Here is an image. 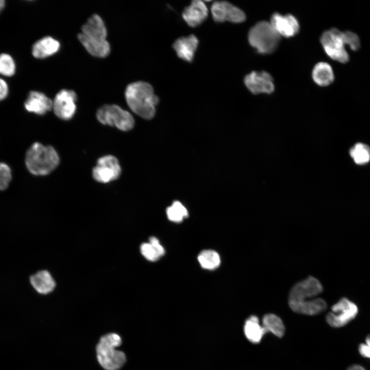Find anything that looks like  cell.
Returning <instances> with one entry per match:
<instances>
[{"label":"cell","mask_w":370,"mask_h":370,"mask_svg":"<svg viewBox=\"0 0 370 370\" xmlns=\"http://www.w3.org/2000/svg\"><path fill=\"white\" fill-rule=\"evenodd\" d=\"M323 289L318 280L308 276L291 288L288 297L289 307L293 311L305 315H316L323 312L327 304L323 299L317 298Z\"/></svg>","instance_id":"obj_1"},{"label":"cell","mask_w":370,"mask_h":370,"mask_svg":"<svg viewBox=\"0 0 370 370\" xmlns=\"http://www.w3.org/2000/svg\"><path fill=\"white\" fill-rule=\"evenodd\" d=\"M107 30L103 21L93 14L83 25L78 38L87 51L94 57L105 58L110 53V45L106 40Z\"/></svg>","instance_id":"obj_2"},{"label":"cell","mask_w":370,"mask_h":370,"mask_svg":"<svg viewBox=\"0 0 370 370\" xmlns=\"http://www.w3.org/2000/svg\"><path fill=\"white\" fill-rule=\"evenodd\" d=\"M127 104L135 114L145 119L155 116L158 97L149 83L138 81L128 84L125 90Z\"/></svg>","instance_id":"obj_3"},{"label":"cell","mask_w":370,"mask_h":370,"mask_svg":"<svg viewBox=\"0 0 370 370\" xmlns=\"http://www.w3.org/2000/svg\"><path fill=\"white\" fill-rule=\"evenodd\" d=\"M60 161L59 156L54 147L38 142L30 145L25 157L26 168L35 176L49 174L58 167Z\"/></svg>","instance_id":"obj_4"},{"label":"cell","mask_w":370,"mask_h":370,"mask_svg":"<svg viewBox=\"0 0 370 370\" xmlns=\"http://www.w3.org/2000/svg\"><path fill=\"white\" fill-rule=\"evenodd\" d=\"M122 343L117 334L110 333L102 337L96 347L97 357L100 365L106 370H118L126 362L124 353L117 350Z\"/></svg>","instance_id":"obj_5"},{"label":"cell","mask_w":370,"mask_h":370,"mask_svg":"<svg viewBox=\"0 0 370 370\" xmlns=\"http://www.w3.org/2000/svg\"><path fill=\"white\" fill-rule=\"evenodd\" d=\"M281 36L271 24L261 21L254 25L248 33L250 44L260 53L268 54L275 50Z\"/></svg>","instance_id":"obj_6"},{"label":"cell","mask_w":370,"mask_h":370,"mask_svg":"<svg viewBox=\"0 0 370 370\" xmlns=\"http://www.w3.org/2000/svg\"><path fill=\"white\" fill-rule=\"evenodd\" d=\"M98 120L102 124L115 126L120 131L131 130L135 124L130 113L116 104H105L96 113Z\"/></svg>","instance_id":"obj_7"},{"label":"cell","mask_w":370,"mask_h":370,"mask_svg":"<svg viewBox=\"0 0 370 370\" xmlns=\"http://www.w3.org/2000/svg\"><path fill=\"white\" fill-rule=\"evenodd\" d=\"M320 42L325 53L332 60L342 63L349 61V56L345 48L342 32L338 29L325 31L321 35Z\"/></svg>","instance_id":"obj_8"},{"label":"cell","mask_w":370,"mask_h":370,"mask_svg":"<svg viewBox=\"0 0 370 370\" xmlns=\"http://www.w3.org/2000/svg\"><path fill=\"white\" fill-rule=\"evenodd\" d=\"M357 305L346 298L340 299L331 308L326 317L327 323L334 327H341L348 324L357 316Z\"/></svg>","instance_id":"obj_9"},{"label":"cell","mask_w":370,"mask_h":370,"mask_svg":"<svg viewBox=\"0 0 370 370\" xmlns=\"http://www.w3.org/2000/svg\"><path fill=\"white\" fill-rule=\"evenodd\" d=\"M121 173V168L118 159L111 155L99 158L92 171L93 178L103 183L117 179Z\"/></svg>","instance_id":"obj_10"},{"label":"cell","mask_w":370,"mask_h":370,"mask_svg":"<svg viewBox=\"0 0 370 370\" xmlns=\"http://www.w3.org/2000/svg\"><path fill=\"white\" fill-rule=\"evenodd\" d=\"M77 100V95L74 91L61 90L52 101V109L55 116L64 120L71 119L76 112Z\"/></svg>","instance_id":"obj_11"},{"label":"cell","mask_w":370,"mask_h":370,"mask_svg":"<svg viewBox=\"0 0 370 370\" xmlns=\"http://www.w3.org/2000/svg\"><path fill=\"white\" fill-rule=\"evenodd\" d=\"M213 20L218 23L229 21L235 23L244 22V12L238 7L226 1H216L211 8Z\"/></svg>","instance_id":"obj_12"},{"label":"cell","mask_w":370,"mask_h":370,"mask_svg":"<svg viewBox=\"0 0 370 370\" xmlns=\"http://www.w3.org/2000/svg\"><path fill=\"white\" fill-rule=\"evenodd\" d=\"M244 83L247 88L254 94H270L274 89L271 75L266 71H252L246 76Z\"/></svg>","instance_id":"obj_13"},{"label":"cell","mask_w":370,"mask_h":370,"mask_svg":"<svg viewBox=\"0 0 370 370\" xmlns=\"http://www.w3.org/2000/svg\"><path fill=\"white\" fill-rule=\"evenodd\" d=\"M270 23L280 36L286 38L294 36L300 29L297 19L289 14L283 15L274 13L271 17Z\"/></svg>","instance_id":"obj_14"},{"label":"cell","mask_w":370,"mask_h":370,"mask_svg":"<svg viewBox=\"0 0 370 370\" xmlns=\"http://www.w3.org/2000/svg\"><path fill=\"white\" fill-rule=\"evenodd\" d=\"M25 110L38 115H44L52 109V101L44 93L29 91L24 103Z\"/></svg>","instance_id":"obj_15"},{"label":"cell","mask_w":370,"mask_h":370,"mask_svg":"<svg viewBox=\"0 0 370 370\" xmlns=\"http://www.w3.org/2000/svg\"><path fill=\"white\" fill-rule=\"evenodd\" d=\"M208 15V9L203 1H193L185 8L182 16L184 21L191 27H196L206 20Z\"/></svg>","instance_id":"obj_16"},{"label":"cell","mask_w":370,"mask_h":370,"mask_svg":"<svg viewBox=\"0 0 370 370\" xmlns=\"http://www.w3.org/2000/svg\"><path fill=\"white\" fill-rule=\"evenodd\" d=\"M198 45V40L196 36L191 34L176 40L173 44V47L179 58L190 62L194 58Z\"/></svg>","instance_id":"obj_17"},{"label":"cell","mask_w":370,"mask_h":370,"mask_svg":"<svg viewBox=\"0 0 370 370\" xmlns=\"http://www.w3.org/2000/svg\"><path fill=\"white\" fill-rule=\"evenodd\" d=\"M60 47L58 40L50 36H44L33 44L31 53L36 59H44L57 52Z\"/></svg>","instance_id":"obj_18"},{"label":"cell","mask_w":370,"mask_h":370,"mask_svg":"<svg viewBox=\"0 0 370 370\" xmlns=\"http://www.w3.org/2000/svg\"><path fill=\"white\" fill-rule=\"evenodd\" d=\"M30 282L34 289L41 294L52 291L55 283L50 273L46 270L38 271L30 278Z\"/></svg>","instance_id":"obj_19"},{"label":"cell","mask_w":370,"mask_h":370,"mask_svg":"<svg viewBox=\"0 0 370 370\" xmlns=\"http://www.w3.org/2000/svg\"><path fill=\"white\" fill-rule=\"evenodd\" d=\"M244 330L247 339L254 344L260 342L264 335L266 333L263 325L260 323L258 318L251 316L246 321Z\"/></svg>","instance_id":"obj_20"},{"label":"cell","mask_w":370,"mask_h":370,"mask_svg":"<svg viewBox=\"0 0 370 370\" xmlns=\"http://www.w3.org/2000/svg\"><path fill=\"white\" fill-rule=\"evenodd\" d=\"M312 79L314 82L321 86L330 84L334 80V74L331 66L326 62H319L313 68Z\"/></svg>","instance_id":"obj_21"},{"label":"cell","mask_w":370,"mask_h":370,"mask_svg":"<svg viewBox=\"0 0 370 370\" xmlns=\"http://www.w3.org/2000/svg\"><path fill=\"white\" fill-rule=\"evenodd\" d=\"M143 256L150 261H156L164 254V249L158 239L154 236L150 238L149 243H143L140 246Z\"/></svg>","instance_id":"obj_22"},{"label":"cell","mask_w":370,"mask_h":370,"mask_svg":"<svg viewBox=\"0 0 370 370\" xmlns=\"http://www.w3.org/2000/svg\"><path fill=\"white\" fill-rule=\"evenodd\" d=\"M263 326L266 332H271L281 338L285 332V327L282 320L276 315L268 313L263 318Z\"/></svg>","instance_id":"obj_23"},{"label":"cell","mask_w":370,"mask_h":370,"mask_svg":"<svg viewBox=\"0 0 370 370\" xmlns=\"http://www.w3.org/2000/svg\"><path fill=\"white\" fill-rule=\"evenodd\" d=\"M198 261L204 269L213 270L220 264V258L218 253L213 250L202 251L198 256Z\"/></svg>","instance_id":"obj_24"},{"label":"cell","mask_w":370,"mask_h":370,"mask_svg":"<svg viewBox=\"0 0 370 370\" xmlns=\"http://www.w3.org/2000/svg\"><path fill=\"white\" fill-rule=\"evenodd\" d=\"M349 154L357 164H364L370 160V149L366 144L357 143L349 150Z\"/></svg>","instance_id":"obj_25"},{"label":"cell","mask_w":370,"mask_h":370,"mask_svg":"<svg viewBox=\"0 0 370 370\" xmlns=\"http://www.w3.org/2000/svg\"><path fill=\"white\" fill-rule=\"evenodd\" d=\"M16 71V64L13 58L9 53H0V75L11 77Z\"/></svg>","instance_id":"obj_26"},{"label":"cell","mask_w":370,"mask_h":370,"mask_svg":"<svg viewBox=\"0 0 370 370\" xmlns=\"http://www.w3.org/2000/svg\"><path fill=\"white\" fill-rule=\"evenodd\" d=\"M169 219L175 223L181 222L188 216V212L185 207L179 201H175L166 210Z\"/></svg>","instance_id":"obj_27"},{"label":"cell","mask_w":370,"mask_h":370,"mask_svg":"<svg viewBox=\"0 0 370 370\" xmlns=\"http://www.w3.org/2000/svg\"><path fill=\"white\" fill-rule=\"evenodd\" d=\"M12 177V171L9 165L0 162V191H4L8 187Z\"/></svg>","instance_id":"obj_28"},{"label":"cell","mask_w":370,"mask_h":370,"mask_svg":"<svg viewBox=\"0 0 370 370\" xmlns=\"http://www.w3.org/2000/svg\"><path fill=\"white\" fill-rule=\"evenodd\" d=\"M342 36L345 45H348L352 50L356 51L360 48V39L355 33L346 31L342 32Z\"/></svg>","instance_id":"obj_29"},{"label":"cell","mask_w":370,"mask_h":370,"mask_svg":"<svg viewBox=\"0 0 370 370\" xmlns=\"http://www.w3.org/2000/svg\"><path fill=\"white\" fill-rule=\"evenodd\" d=\"M359 351L362 356L370 358V335L366 337L365 343L359 345Z\"/></svg>","instance_id":"obj_30"},{"label":"cell","mask_w":370,"mask_h":370,"mask_svg":"<svg viewBox=\"0 0 370 370\" xmlns=\"http://www.w3.org/2000/svg\"><path fill=\"white\" fill-rule=\"evenodd\" d=\"M9 88L7 82L0 78V101L6 99L9 95Z\"/></svg>","instance_id":"obj_31"},{"label":"cell","mask_w":370,"mask_h":370,"mask_svg":"<svg viewBox=\"0 0 370 370\" xmlns=\"http://www.w3.org/2000/svg\"><path fill=\"white\" fill-rule=\"evenodd\" d=\"M347 370H365L362 366L359 365H353L349 366Z\"/></svg>","instance_id":"obj_32"},{"label":"cell","mask_w":370,"mask_h":370,"mask_svg":"<svg viewBox=\"0 0 370 370\" xmlns=\"http://www.w3.org/2000/svg\"><path fill=\"white\" fill-rule=\"evenodd\" d=\"M6 6V2L4 0H0V13L3 11Z\"/></svg>","instance_id":"obj_33"}]
</instances>
